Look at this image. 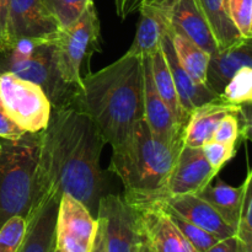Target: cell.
<instances>
[{"mask_svg": "<svg viewBox=\"0 0 252 252\" xmlns=\"http://www.w3.org/2000/svg\"><path fill=\"white\" fill-rule=\"evenodd\" d=\"M105 140L79 105L52 108L42 130L33 207L47 194H70L93 216L105 191L100 157ZM33 209V208H32Z\"/></svg>", "mask_w": 252, "mask_h": 252, "instance_id": "6da1fadb", "label": "cell"}, {"mask_svg": "<svg viewBox=\"0 0 252 252\" xmlns=\"http://www.w3.org/2000/svg\"><path fill=\"white\" fill-rule=\"evenodd\" d=\"M202 152L206 157L207 161L212 167L219 172L221 167L233 159L236 154V144H228V143L216 142L209 140L206 144L202 145Z\"/></svg>", "mask_w": 252, "mask_h": 252, "instance_id": "4dcf8cb0", "label": "cell"}, {"mask_svg": "<svg viewBox=\"0 0 252 252\" xmlns=\"http://www.w3.org/2000/svg\"><path fill=\"white\" fill-rule=\"evenodd\" d=\"M240 108L241 106L231 105L220 97L196 107L189 113L184 128V145L202 148V145L213 139L214 132L224 116Z\"/></svg>", "mask_w": 252, "mask_h": 252, "instance_id": "ac0fdd59", "label": "cell"}, {"mask_svg": "<svg viewBox=\"0 0 252 252\" xmlns=\"http://www.w3.org/2000/svg\"><path fill=\"white\" fill-rule=\"evenodd\" d=\"M117 15L122 20L127 19V16L133 12V0H115Z\"/></svg>", "mask_w": 252, "mask_h": 252, "instance_id": "d590c367", "label": "cell"}, {"mask_svg": "<svg viewBox=\"0 0 252 252\" xmlns=\"http://www.w3.org/2000/svg\"><path fill=\"white\" fill-rule=\"evenodd\" d=\"M0 150H1V145H0Z\"/></svg>", "mask_w": 252, "mask_h": 252, "instance_id": "ab89813d", "label": "cell"}, {"mask_svg": "<svg viewBox=\"0 0 252 252\" xmlns=\"http://www.w3.org/2000/svg\"><path fill=\"white\" fill-rule=\"evenodd\" d=\"M54 38L37 39L32 51L25 56L2 57L0 73L9 71L38 85L48 97L52 108L79 105L81 89L69 85L62 78L57 64Z\"/></svg>", "mask_w": 252, "mask_h": 252, "instance_id": "5b68a950", "label": "cell"}, {"mask_svg": "<svg viewBox=\"0 0 252 252\" xmlns=\"http://www.w3.org/2000/svg\"><path fill=\"white\" fill-rule=\"evenodd\" d=\"M251 181L252 172L251 170H249L245 181L239 187L229 186L221 181H218L217 184H213L212 181L201 192H198L197 196L211 204L216 209L217 213L236 230L241 209H243L246 189Z\"/></svg>", "mask_w": 252, "mask_h": 252, "instance_id": "44dd1931", "label": "cell"}, {"mask_svg": "<svg viewBox=\"0 0 252 252\" xmlns=\"http://www.w3.org/2000/svg\"><path fill=\"white\" fill-rule=\"evenodd\" d=\"M144 65V121L153 134L167 145L181 148L184 145V128L176 122L165 101L160 97L153 80L150 61L143 58Z\"/></svg>", "mask_w": 252, "mask_h": 252, "instance_id": "4fadbf2b", "label": "cell"}, {"mask_svg": "<svg viewBox=\"0 0 252 252\" xmlns=\"http://www.w3.org/2000/svg\"><path fill=\"white\" fill-rule=\"evenodd\" d=\"M230 19L243 39L252 37V0H228Z\"/></svg>", "mask_w": 252, "mask_h": 252, "instance_id": "f546056e", "label": "cell"}, {"mask_svg": "<svg viewBox=\"0 0 252 252\" xmlns=\"http://www.w3.org/2000/svg\"><path fill=\"white\" fill-rule=\"evenodd\" d=\"M44 2L57 19L61 29H65L80 17L89 0H44Z\"/></svg>", "mask_w": 252, "mask_h": 252, "instance_id": "4316f807", "label": "cell"}, {"mask_svg": "<svg viewBox=\"0 0 252 252\" xmlns=\"http://www.w3.org/2000/svg\"><path fill=\"white\" fill-rule=\"evenodd\" d=\"M0 103L26 133L41 132L48 125L52 106L44 91L9 71L0 73Z\"/></svg>", "mask_w": 252, "mask_h": 252, "instance_id": "52a82bcc", "label": "cell"}, {"mask_svg": "<svg viewBox=\"0 0 252 252\" xmlns=\"http://www.w3.org/2000/svg\"><path fill=\"white\" fill-rule=\"evenodd\" d=\"M164 209L166 211V213L169 214L170 219L174 221L175 225L177 226V229L181 231L182 235H184L185 238L187 239V241L196 249L197 252L207 251L211 246H213L217 241H219L218 238H216L214 235L209 234L208 231L203 230V229H201L199 226L185 220L184 218H181V217L177 216L176 213L171 212L170 209L165 208V207Z\"/></svg>", "mask_w": 252, "mask_h": 252, "instance_id": "484cf974", "label": "cell"}, {"mask_svg": "<svg viewBox=\"0 0 252 252\" xmlns=\"http://www.w3.org/2000/svg\"><path fill=\"white\" fill-rule=\"evenodd\" d=\"M59 197L43 196L26 219V230L17 252H54Z\"/></svg>", "mask_w": 252, "mask_h": 252, "instance_id": "5bb4252c", "label": "cell"}, {"mask_svg": "<svg viewBox=\"0 0 252 252\" xmlns=\"http://www.w3.org/2000/svg\"><path fill=\"white\" fill-rule=\"evenodd\" d=\"M219 97L235 106L251 105L252 101V66L239 69L228 81Z\"/></svg>", "mask_w": 252, "mask_h": 252, "instance_id": "d4e9b609", "label": "cell"}, {"mask_svg": "<svg viewBox=\"0 0 252 252\" xmlns=\"http://www.w3.org/2000/svg\"><path fill=\"white\" fill-rule=\"evenodd\" d=\"M61 30L44 0H10L4 46L24 38L53 39Z\"/></svg>", "mask_w": 252, "mask_h": 252, "instance_id": "9c48e42d", "label": "cell"}, {"mask_svg": "<svg viewBox=\"0 0 252 252\" xmlns=\"http://www.w3.org/2000/svg\"><path fill=\"white\" fill-rule=\"evenodd\" d=\"M137 209L142 228L140 252H197L170 219L161 203Z\"/></svg>", "mask_w": 252, "mask_h": 252, "instance_id": "8fae6325", "label": "cell"}, {"mask_svg": "<svg viewBox=\"0 0 252 252\" xmlns=\"http://www.w3.org/2000/svg\"><path fill=\"white\" fill-rule=\"evenodd\" d=\"M218 174L207 161L202 148L182 145L167 184L169 197L197 194Z\"/></svg>", "mask_w": 252, "mask_h": 252, "instance_id": "7c38bea8", "label": "cell"}, {"mask_svg": "<svg viewBox=\"0 0 252 252\" xmlns=\"http://www.w3.org/2000/svg\"><path fill=\"white\" fill-rule=\"evenodd\" d=\"M97 219V229H96L95 238H94L93 245L89 252H107V244H106V234H105V223L102 218L96 217Z\"/></svg>", "mask_w": 252, "mask_h": 252, "instance_id": "d6a6232c", "label": "cell"}, {"mask_svg": "<svg viewBox=\"0 0 252 252\" xmlns=\"http://www.w3.org/2000/svg\"><path fill=\"white\" fill-rule=\"evenodd\" d=\"M206 19L218 49H225L245 41L229 15L228 0H194Z\"/></svg>", "mask_w": 252, "mask_h": 252, "instance_id": "7402d4cb", "label": "cell"}, {"mask_svg": "<svg viewBox=\"0 0 252 252\" xmlns=\"http://www.w3.org/2000/svg\"><path fill=\"white\" fill-rule=\"evenodd\" d=\"M10 0H0V47L4 46L6 39V19Z\"/></svg>", "mask_w": 252, "mask_h": 252, "instance_id": "e575fe53", "label": "cell"}, {"mask_svg": "<svg viewBox=\"0 0 252 252\" xmlns=\"http://www.w3.org/2000/svg\"><path fill=\"white\" fill-rule=\"evenodd\" d=\"M89 2H94V0H89Z\"/></svg>", "mask_w": 252, "mask_h": 252, "instance_id": "f35d334b", "label": "cell"}, {"mask_svg": "<svg viewBox=\"0 0 252 252\" xmlns=\"http://www.w3.org/2000/svg\"><path fill=\"white\" fill-rule=\"evenodd\" d=\"M26 230V220L20 216L11 217L0 226V252H17Z\"/></svg>", "mask_w": 252, "mask_h": 252, "instance_id": "f1b7e54d", "label": "cell"}, {"mask_svg": "<svg viewBox=\"0 0 252 252\" xmlns=\"http://www.w3.org/2000/svg\"><path fill=\"white\" fill-rule=\"evenodd\" d=\"M162 206L185 220L208 231L219 240L235 235L236 233L235 229L229 225L211 204L197 194L170 196L162 202Z\"/></svg>", "mask_w": 252, "mask_h": 252, "instance_id": "9a60e30c", "label": "cell"}, {"mask_svg": "<svg viewBox=\"0 0 252 252\" xmlns=\"http://www.w3.org/2000/svg\"><path fill=\"white\" fill-rule=\"evenodd\" d=\"M137 33L127 54L148 58L160 49L162 38L171 29L169 7L158 5H140Z\"/></svg>", "mask_w": 252, "mask_h": 252, "instance_id": "2e32d148", "label": "cell"}, {"mask_svg": "<svg viewBox=\"0 0 252 252\" xmlns=\"http://www.w3.org/2000/svg\"><path fill=\"white\" fill-rule=\"evenodd\" d=\"M41 138L42 130L0 139V226L15 216L26 220L32 212Z\"/></svg>", "mask_w": 252, "mask_h": 252, "instance_id": "277c9868", "label": "cell"}, {"mask_svg": "<svg viewBox=\"0 0 252 252\" xmlns=\"http://www.w3.org/2000/svg\"><path fill=\"white\" fill-rule=\"evenodd\" d=\"M54 252H63V251H61V250H59V249L56 248V250H54Z\"/></svg>", "mask_w": 252, "mask_h": 252, "instance_id": "74e56055", "label": "cell"}, {"mask_svg": "<svg viewBox=\"0 0 252 252\" xmlns=\"http://www.w3.org/2000/svg\"><path fill=\"white\" fill-rule=\"evenodd\" d=\"M204 252H238V239L235 235L221 239Z\"/></svg>", "mask_w": 252, "mask_h": 252, "instance_id": "836d02e7", "label": "cell"}, {"mask_svg": "<svg viewBox=\"0 0 252 252\" xmlns=\"http://www.w3.org/2000/svg\"><path fill=\"white\" fill-rule=\"evenodd\" d=\"M96 217L105 223L107 252H140L142 228L137 207L120 194H103Z\"/></svg>", "mask_w": 252, "mask_h": 252, "instance_id": "ba28073f", "label": "cell"}, {"mask_svg": "<svg viewBox=\"0 0 252 252\" xmlns=\"http://www.w3.org/2000/svg\"><path fill=\"white\" fill-rule=\"evenodd\" d=\"M149 61L153 80H154L155 88H157L160 97L169 106L176 122L182 128H185L189 116L185 112L181 103H180L179 95H177L176 88H175L174 79H172L171 71H170L166 59H165L164 54H162L161 48L155 52L152 57H149Z\"/></svg>", "mask_w": 252, "mask_h": 252, "instance_id": "603a6c76", "label": "cell"}, {"mask_svg": "<svg viewBox=\"0 0 252 252\" xmlns=\"http://www.w3.org/2000/svg\"><path fill=\"white\" fill-rule=\"evenodd\" d=\"M251 39L225 49H218L209 58L207 69V85L220 95L234 74L245 65H251Z\"/></svg>", "mask_w": 252, "mask_h": 252, "instance_id": "ffe728a7", "label": "cell"}, {"mask_svg": "<svg viewBox=\"0 0 252 252\" xmlns=\"http://www.w3.org/2000/svg\"><path fill=\"white\" fill-rule=\"evenodd\" d=\"M252 181L248 185L244 198L240 219L236 226L235 236L238 239V252H252Z\"/></svg>", "mask_w": 252, "mask_h": 252, "instance_id": "83f0119b", "label": "cell"}, {"mask_svg": "<svg viewBox=\"0 0 252 252\" xmlns=\"http://www.w3.org/2000/svg\"><path fill=\"white\" fill-rule=\"evenodd\" d=\"M174 0H133V11L138 10L140 5H158V6L169 7Z\"/></svg>", "mask_w": 252, "mask_h": 252, "instance_id": "8d00e7d4", "label": "cell"}, {"mask_svg": "<svg viewBox=\"0 0 252 252\" xmlns=\"http://www.w3.org/2000/svg\"><path fill=\"white\" fill-rule=\"evenodd\" d=\"M97 229V219L81 202L62 194L57 214V249L63 252H89Z\"/></svg>", "mask_w": 252, "mask_h": 252, "instance_id": "30bf717a", "label": "cell"}, {"mask_svg": "<svg viewBox=\"0 0 252 252\" xmlns=\"http://www.w3.org/2000/svg\"><path fill=\"white\" fill-rule=\"evenodd\" d=\"M181 148L160 140L140 120L127 142L112 149L110 171L125 186L123 198L135 207L162 203L169 197L167 184Z\"/></svg>", "mask_w": 252, "mask_h": 252, "instance_id": "3957f363", "label": "cell"}, {"mask_svg": "<svg viewBox=\"0 0 252 252\" xmlns=\"http://www.w3.org/2000/svg\"><path fill=\"white\" fill-rule=\"evenodd\" d=\"M170 37L180 65L194 81L207 85V69L211 54L172 29H170Z\"/></svg>", "mask_w": 252, "mask_h": 252, "instance_id": "cb8c5ba5", "label": "cell"}, {"mask_svg": "<svg viewBox=\"0 0 252 252\" xmlns=\"http://www.w3.org/2000/svg\"><path fill=\"white\" fill-rule=\"evenodd\" d=\"M160 48H161L162 54H164L170 71H171L180 103H181L182 108L187 115L189 116V113L198 106L219 97L218 94H216L211 88H208V85L194 81L189 75V73L180 65L174 46H172L170 31L162 38Z\"/></svg>", "mask_w": 252, "mask_h": 252, "instance_id": "d6986e66", "label": "cell"}, {"mask_svg": "<svg viewBox=\"0 0 252 252\" xmlns=\"http://www.w3.org/2000/svg\"><path fill=\"white\" fill-rule=\"evenodd\" d=\"M25 130L20 128L9 115L4 111L0 103V139L19 140L25 135Z\"/></svg>", "mask_w": 252, "mask_h": 252, "instance_id": "1f68e13d", "label": "cell"}, {"mask_svg": "<svg viewBox=\"0 0 252 252\" xmlns=\"http://www.w3.org/2000/svg\"><path fill=\"white\" fill-rule=\"evenodd\" d=\"M79 106L112 149L127 142L144 118L143 58L125 53L115 63L84 76Z\"/></svg>", "mask_w": 252, "mask_h": 252, "instance_id": "7a4b0ae2", "label": "cell"}, {"mask_svg": "<svg viewBox=\"0 0 252 252\" xmlns=\"http://www.w3.org/2000/svg\"><path fill=\"white\" fill-rule=\"evenodd\" d=\"M171 29L180 32L208 54H214L218 46L211 29L194 0H174L169 6Z\"/></svg>", "mask_w": 252, "mask_h": 252, "instance_id": "e0dca14e", "label": "cell"}, {"mask_svg": "<svg viewBox=\"0 0 252 252\" xmlns=\"http://www.w3.org/2000/svg\"><path fill=\"white\" fill-rule=\"evenodd\" d=\"M100 27L95 4L89 2L80 17L70 26L62 29L54 38L59 73L69 85L81 89L84 66L88 73H91V57L101 51Z\"/></svg>", "mask_w": 252, "mask_h": 252, "instance_id": "8992f818", "label": "cell"}]
</instances>
